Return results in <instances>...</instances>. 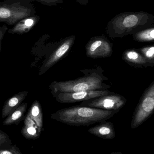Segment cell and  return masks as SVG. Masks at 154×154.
I'll list each match as a JSON object with an SVG mask.
<instances>
[{
  "mask_svg": "<svg viewBox=\"0 0 154 154\" xmlns=\"http://www.w3.org/2000/svg\"><path fill=\"white\" fill-rule=\"evenodd\" d=\"M119 111L77 106L59 109L52 113L51 118L69 125L87 126L106 121Z\"/></svg>",
  "mask_w": 154,
  "mask_h": 154,
  "instance_id": "obj_1",
  "label": "cell"
},
{
  "mask_svg": "<svg viewBox=\"0 0 154 154\" xmlns=\"http://www.w3.org/2000/svg\"><path fill=\"white\" fill-rule=\"evenodd\" d=\"M154 23V15L144 11L121 13L108 23L106 32L110 38L134 35Z\"/></svg>",
  "mask_w": 154,
  "mask_h": 154,
  "instance_id": "obj_2",
  "label": "cell"
},
{
  "mask_svg": "<svg viewBox=\"0 0 154 154\" xmlns=\"http://www.w3.org/2000/svg\"><path fill=\"white\" fill-rule=\"evenodd\" d=\"M84 76L72 80L54 81L49 85L51 93L72 92L90 90H106L110 86L105 83L108 79L100 67L81 70Z\"/></svg>",
  "mask_w": 154,
  "mask_h": 154,
  "instance_id": "obj_3",
  "label": "cell"
},
{
  "mask_svg": "<svg viewBox=\"0 0 154 154\" xmlns=\"http://www.w3.org/2000/svg\"><path fill=\"white\" fill-rule=\"evenodd\" d=\"M154 112V81L145 90L135 109L131 122L134 129L147 120Z\"/></svg>",
  "mask_w": 154,
  "mask_h": 154,
  "instance_id": "obj_4",
  "label": "cell"
},
{
  "mask_svg": "<svg viewBox=\"0 0 154 154\" xmlns=\"http://www.w3.org/2000/svg\"><path fill=\"white\" fill-rule=\"evenodd\" d=\"M126 101L125 98L123 96L114 92L112 94L82 101L80 106L110 111H119L125 105Z\"/></svg>",
  "mask_w": 154,
  "mask_h": 154,
  "instance_id": "obj_5",
  "label": "cell"
},
{
  "mask_svg": "<svg viewBox=\"0 0 154 154\" xmlns=\"http://www.w3.org/2000/svg\"><path fill=\"white\" fill-rule=\"evenodd\" d=\"M86 52L92 59L108 57L113 53V44L103 35L92 37L86 45Z\"/></svg>",
  "mask_w": 154,
  "mask_h": 154,
  "instance_id": "obj_6",
  "label": "cell"
},
{
  "mask_svg": "<svg viewBox=\"0 0 154 154\" xmlns=\"http://www.w3.org/2000/svg\"><path fill=\"white\" fill-rule=\"evenodd\" d=\"M114 93L107 90H90L72 92L52 93L55 100L61 104H71L82 102L95 98Z\"/></svg>",
  "mask_w": 154,
  "mask_h": 154,
  "instance_id": "obj_7",
  "label": "cell"
},
{
  "mask_svg": "<svg viewBox=\"0 0 154 154\" xmlns=\"http://www.w3.org/2000/svg\"><path fill=\"white\" fill-rule=\"evenodd\" d=\"M75 38V36L72 35L59 42L56 48L47 58L43 63L42 69V74L47 72L66 55L71 49Z\"/></svg>",
  "mask_w": 154,
  "mask_h": 154,
  "instance_id": "obj_8",
  "label": "cell"
},
{
  "mask_svg": "<svg viewBox=\"0 0 154 154\" xmlns=\"http://www.w3.org/2000/svg\"><path fill=\"white\" fill-rule=\"evenodd\" d=\"M122 59L134 67H150L148 61L137 49H129L125 51L122 55Z\"/></svg>",
  "mask_w": 154,
  "mask_h": 154,
  "instance_id": "obj_9",
  "label": "cell"
},
{
  "mask_svg": "<svg viewBox=\"0 0 154 154\" xmlns=\"http://www.w3.org/2000/svg\"><path fill=\"white\" fill-rule=\"evenodd\" d=\"M89 133L105 139H112L115 137L114 125L110 122L103 121L89 128Z\"/></svg>",
  "mask_w": 154,
  "mask_h": 154,
  "instance_id": "obj_10",
  "label": "cell"
},
{
  "mask_svg": "<svg viewBox=\"0 0 154 154\" xmlns=\"http://www.w3.org/2000/svg\"><path fill=\"white\" fill-rule=\"evenodd\" d=\"M28 94L27 91L20 92L8 100L5 104L2 111L3 118L9 116L14 110L18 108L21 102Z\"/></svg>",
  "mask_w": 154,
  "mask_h": 154,
  "instance_id": "obj_11",
  "label": "cell"
},
{
  "mask_svg": "<svg viewBox=\"0 0 154 154\" xmlns=\"http://www.w3.org/2000/svg\"><path fill=\"white\" fill-rule=\"evenodd\" d=\"M41 131L28 114L25 118L24 125L21 130V134L23 137L28 140L37 139L39 137Z\"/></svg>",
  "mask_w": 154,
  "mask_h": 154,
  "instance_id": "obj_12",
  "label": "cell"
},
{
  "mask_svg": "<svg viewBox=\"0 0 154 154\" xmlns=\"http://www.w3.org/2000/svg\"><path fill=\"white\" fill-rule=\"evenodd\" d=\"M28 115L36 123L41 131L43 129V116L40 103L36 100L32 105Z\"/></svg>",
  "mask_w": 154,
  "mask_h": 154,
  "instance_id": "obj_13",
  "label": "cell"
},
{
  "mask_svg": "<svg viewBox=\"0 0 154 154\" xmlns=\"http://www.w3.org/2000/svg\"><path fill=\"white\" fill-rule=\"evenodd\" d=\"M27 106V103H24L20 106L8 116V117L3 122V124L5 125H10L13 124L18 125L21 120L23 114L26 111Z\"/></svg>",
  "mask_w": 154,
  "mask_h": 154,
  "instance_id": "obj_14",
  "label": "cell"
},
{
  "mask_svg": "<svg viewBox=\"0 0 154 154\" xmlns=\"http://www.w3.org/2000/svg\"><path fill=\"white\" fill-rule=\"evenodd\" d=\"M136 41L141 42H154V23L133 35Z\"/></svg>",
  "mask_w": 154,
  "mask_h": 154,
  "instance_id": "obj_15",
  "label": "cell"
},
{
  "mask_svg": "<svg viewBox=\"0 0 154 154\" xmlns=\"http://www.w3.org/2000/svg\"><path fill=\"white\" fill-rule=\"evenodd\" d=\"M143 55L150 65V67L154 66V44L145 46L137 49Z\"/></svg>",
  "mask_w": 154,
  "mask_h": 154,
  "instance_id": "obj_16",
  "label": "cell"
},
{
  "mask_svg": "<svg viewBox=\"0 0 154 154\" xmlns=\"http://www.w3.org/2000/svg\"><path fill=\"white\" fill-rule=\"evenodd\" d=\"M12 144L11 140L9 136L0 129V150L9 148Z\"/></svg>",
  "mask_w": 154,
  "mask_h": 154,
  "instance_id": "obj_17",
  "label": "cell"
},
{
  "mask_svg": "<svg viewBox=\"0 0 154 154\" xmlns=\"http://www.w3.org/2000/svg\"><path fill=\"white\" fill-rule=\"evenodd\" d=\"M0 154H23L15 145H11L7 149L0 150Z\"/></svg>",
  "mask_w": 154,
  "mask_h": 154,
  "instance_id": "obj_18",
  "label": "cell"
},
{
  "mask_svg": "<svg viewBox=\"0 0 154 154\" xmlns=\"http://www.w3.org/2000/svg\"><path fill=\"white\" fill-rule=\"evenodd\" d=\"M42 4L47 6L52 7L53 6H57L58 4L63 3V0H38Z\"/></svg>",
  "mask_w": 154,
  "mask_h": 154,
  "instance_id": "obj_19",
  "label": "cell"
},
{
  "mask_svg": "<svg viewBox=\"0 0 154 154\" xmlns=\"http://www.w3.org/2000/svg\"><path fill=\"white\" fill-rule=\"evenodd\" d=\"M11 15V12L8 9L4 8H0V18H8Z\"/></svg>",
  "mask_w": 154,
  "mask_h": 154,
  "instance_id": "obj_20",
  "label": "cell"
},
{
  "mask_svg": "<svg viewBox=\"0 0 154 154\" xmlns=\"http://www.w3.org/2000/svg\"><path fill=\"white\" fill-rule=\"evenodd\" d=\"M77 2L81 5H86L88 3L89 0H76Z\"/></svg>",
  "mask_w": 154,
  "mask_h": 154,
  "instance_id": "obj_21",
  "label": "cell"
},
{
  "mask_svg": "<svg viewBox=\"0 0 154 154\" xmlns=\"http://www.w3.org/2000/svg\"><path fill=\"white\" fill-rule=\"evenodd\" d=\"M111 154H122L121 152H114Z\"/></svg>",
  "mask_w": 154,
  "mask_h": 154,
  "instance_id": "obj_22",
  "label": "cell"
}]
</instances>
